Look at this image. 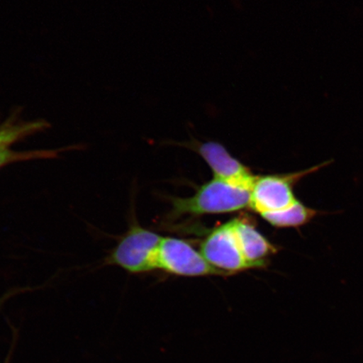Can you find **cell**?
Instances as JSON below:
<instances>
[{"instance_id":"obj_4","label":"cell","mask_w":363,"mask_h":363,"mask_svg":"<svg viewBox=\"0 0 363 363\" xmlns=\"http://www.w3.org/2000/svg\"><path fill=\"white\" fill-rule=\"evenodd\" d=\"M329 164L330 162L328 161L294 174L257 176L250 190V208L261 216L292 207L299 201L294 194L295 184Z\"/></svg>"},{"instance_id":"obj_3","label":"cell","mask_w":363,"mask_h":363,"mask_svg":"<svg viewBox=\"0 0 363 363\" xmlns=\"http://www.w3.org/2000/svg\"><path fill=\"white\" fill-rule=\"evenodd\" d=\"M49 127L48 122L44 120L26 121L23 119L19 111L12 113L0 124V169L16 162L55 159L60 153L77 148L72 146L21 152L11 149L13 145L35 134L42 133Z\"/></svg>"},{"instance_id":"obj_8","label":"cell","mask_w":363,"mask_h":363,"mask_svg":"<svg viewBox=\"0 0 363 363\" xmlns=\"http://www.w3.org/2000/svg\"><path fill=\"white\" fill-rule=\"evenodd\" d=\"M231 220L244 257L252 269L264 267L267 257L275 252V247L246 218H234Z\"/></svg>"},{"instance_id":"obj_9","label":"cell","mask_w":363,"mask_h":363,"mask_svg":"<svg viewBox=\"0 0 363 363\" xmlns=\"http://www.w3.org/2000/svg\"><path fill=\"white\" fill-rule=\"evenodd\" d=\"M325 214V212L314 210V208L305 206L302 202L298 201L292 207L286 210L265 213L261 216L269 224L278 228H288V227H301L305 225L318 216Z\"/></svg>"},{"instance_id":"obj_5","label":"cell","mask_w":363,"mask_h":363,"mask_svg":"<svg viewBox=\"0 0 363 363\" xmlns=\"http://www.w3.org/2000/svg\"><path fill=\"white\" fill-rule=\"evenodd\" d=\"M179 145L197 152L211 167L215 179L234 187L252 189L257 176L253 175L247 167L231 155L223 145L215 140L202 143L194 138Z\"/></svg>"},{"instance_id":"obj_2","label":"cell","mask_w":363,"mask_h":363,"mask_svg":"<svg viewBox=\"0 0 363 363\" xmlns=\"http://www.w3.org/2000/svg\"><path fill=\"white\" fill-rule=\"evenodd\" d=\"M162 237L133 222L104 260V264L119 267L130 274L158 269V250Z\"/></svg>"},{"instance_id":"obj_7","label":"cell","mask_w":363,"mask_h":363,"mask_svg":"<svg viewBox=\"0 0 363 363\" xmlns=\"http://www.w3.org/2000/svg\"><path fill=\"white\" fill-rule=\"evenodd\" d=\"M158 269L184 277L227 275L208 263L184 240L163 238L158 250Z\"/></svg>"},{"instance_id":"obj_6","label":"cell","mask_w":363,"mask_h":363,"mask_svg":"<svg viewBox=\"0 0 363 363\" xmlns=\"http://www.w3.org/2000/svg\"><path fill=\"white\" fill-rule=\"evenodd\" d=\"M199 252L211 266L227 275L252 269L244 257L233 220L213 230L203 240Z\"/></svg>"},{"instance_id":"obj_1","label":"cell","mask_w":363,"mask_h":363,"mask_svg":"<svg viewBox=\"0 0 363 363\" xmlns=\"http://www.w3.org/2000/svg\"><path fill=\"white\" fill-rule=\"evenodd\" d=\"M172 206L174 216L235 212L250 207V190L214 178L201 186L193 196L174 199Z\"/></svg>"}]
</instances>
